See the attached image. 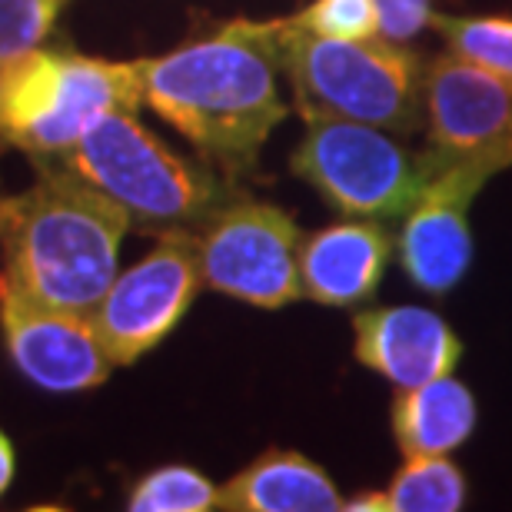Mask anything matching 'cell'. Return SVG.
<instances>
[{
    "label": "cell",
    "instance_id": "cell-24",
    "mask_svg": "<svg viewBox=\"0 0 512 512\" xmlns=\"http://www.w3.org/2000/svg\"><path fill=\"white\" fill-rule=\"evenodd\" d=\"M0 200H4V197H0Z\"/></svg>",
    "mask_w": 512,
    "mask_h": 512
},
{
    "label": "cell",
    "instance_id": "cell-17",
    "mask_svg": "<svg viewBox=\"0 0 512 512\" xmlns=\"http://www.w3.org/2000/svg\"><path fill=\"white\" fill-rule=\"evenodd\" d=\"M429 27L446 40V47L469 64L489 70L493 77L512 87V17L486 14V17H429Z\"/></svg>",
    "mask_w": 512,
    "mask_h": 512
},
{
    "label": "cell",
    "instance_id": "cell-14",
    "mask_svg": "<svg viewBox=\"0 0 512 512\" xmlns=\"http://www.w3.org/2000/svg\"><path fill=\"white\" fill-rule=\"evenodd\" d=\"M227 512H336L343 493L333 476L310 456L293 449H266L227 486H220V506Z\"/></svg>",
    "mask_w": 512,
    "mask_h": 512
},
{
    "label": "cell",
    "instance_id": "cell-5",
    "mask_svg": "<svg viewBox=\"0 0 512 512\" xmlns=\"http://www.w3.org/2000/svg\"><path fill=\"white\" fill-rule=\"evenodd\" d=\"M140 104V60L34 47L0 67V140L34 160L64 157L100 117Z\"/></svg>",
    "mask_w": 512,
    "mask_h": 512
},
{
    "label": "cell",
    "instance_id": "cell-2",
    "mask_svg": "<svg viewBox=\"0 0 512 512\" xmlns=\"http://www.w3.org/2000/svg\"><path fill=\"white\" fill-rule=\"evenodd\" d=\"M127 210L74 170L40 167L34 187L0 200L4 280L30 300L94 313L117 276Z\"/></svg>",
    "mask_w": 512,
    "mask_h": 512
},
{
    "label": "cell",
    "instance_id": "cell-22",
    "mask_svg": "<svg viewBox=\"0 0 512 512\" xmlns=\"http://www.w3.org/2000/svg\"><path fill=\"white\" fill-rule=\"evenodd\" d=\"M343 509L346 512H389V499H386V489H366V493H356L350 499H343Z\"/></svg>",
    "mask_w": 512,
    "mask_h": 512
},
{
    "label": "cell",
    "instance_id": "cell-16",
    "mask_svg": "<svg viewBox=\"0 0 512 512\" xmlns=\"http://www.w3.org/2000/svg\"><path fill=\"white\" fill-rule=\"evenodd\" d=\"M389 512H456L466 506V473L449 453L403 456L386 486Z\"/></svg>",
    "mask_w": 512,
    "mask_h": 512
},
{
    "label": "cell",
    "instance_id": "cell-23",
    "mask_svg": "<svg viewBox=\"0 0 512 512\" xmlns=\"http://www.w3.org/2000/svg\"><path fill=\"white\" fill-rule=\"evenodd\" d=\"M14 473H17V459H14V446H10L7 433L0 429V496L7 493L10 483H14Z\"/></svg>",
    "mask_w": 512,
    "mask_h": 512
},
{
    "label": "cell",
    "instance_id": "cell-11",
    "mask_svg": "<svg viewBox=\"0 0 512 512\" xmlns=\"http://www.w3.org/2000/svg\"><path fill=\"white\" fill-rule=\"evenodd\" d=\"M496 173L483 163L429 167L423 190L406 210L399 230V266L419 290L446 296L463 283L473 263V227L469 213L479 190Z\"/></svg>",
    "mask_w": 512,
    "mask_h": 512
},
{
    "label": "cell",
    "instance_id": "cell-18",
    "mask_svg": "<svg viewBox=\"0 0 512 512\" xmlns=\"http://www.w3.org/2000/svg\"><path fill=\"white\" fill-rule=\"evenodd\" d=\"M220 506V486H213L193 466H157L143 473L127 493L130 512H210Z\"/></svg>",
    "mask_w": 512,
    "mask_h": 512
},
{
    "label": "cell",
    "instance_id": "cell-4",
    "mask_svg": "<svg viewBox=\"0 0 512 512\" xmlns=\"http://www.w3.org/2000/svg\"><path fill=\"white\" fill-rule=\"evenodd\" d=\"M64 163L120 203L133 227L153 233H197L233 200V190L207 167L183 160L153 137L137 120V110L100 117L77 147L64 153Z\"/></svg>",
    "mask_w": 512,
    "mask_h": 512
},
{
    "label": "cell",
    "instance_id": "cell-10",
    "mask_svg": "<svg viewBox=\"0 0 512 512\" xmlns=\"http://www.w3.org/2000/svg\"><path fill=\"white\" fill-rule=\"evenodd\" d=\"M0 333L24 380L44 393H84L107 383L110 356L94 316L67 313L30 300L0 276Z\"/></svg>",
    "mask_w": 512,
    "mask_h": 512
},
{
    "label": "cell",
    "instance_id": "cell-13",
    "mask_svg": "<svg viewBox=\"0 0 512 512\" xmlns=\"http://www.w3.org/2000/svg\"><path fill=\"white\" fill-rule=\"evenodd\" d=\"M389 260L393 237L380 227V220L350 217L320 227L300 243L303 296L340 310L360 306L380 290Z\"/></svg>",
    "mask_w": 512,
    "mask_h": 512
},
{
    "label": "cell",
    "instance_id": "cell-19",
    "mask_svg": "<svg viewBox=\"0 0 512 512\" xmlns=\"http://www.w3.org/2000/svg\"><path fill=\"white\" fill-rule=\"evenodd\" d=\"M67 0H0V67L40 47Z\"/></svg>",
    "mask_w": 512,
    "mask_h": 512
},
{
    "label": "cell",
    "instance_id": "cell-7",
    "mask_svg": "<svg viewBox=\"0 0 512 512\" xmlns=\"http://www.w3.org/2000/svg\"><path fill=\"white\" fill-rule=\"evenodd\" d=\"M200 280L213 293L260 310H280L303 296L300 223L276 203L233 197L193 233Z\"/></svg>",
    "mask_w": 512,
    "mask_h": 512
},
{
    "label": "cell",
    "instance_id": "cell-21",
    "mask_svg": "<svg viewBox=\"0 0 512 512\" xmlns=\"http://www.w3.org/2000/svg\"><path fill=\"white\" fill-rule=\"evenodd\" d=\"M376 7H380L383 37L396 44L416 37L433 17V0H376Z\"/></svg>",
    "mask_w": 512,
    "mask_h": 512
},
{
    "label": "cell",
    "instance_id": "cell-15",
    "mask_svg": "<svg viewBox=\"0 0 512 512\" xmlns=\"http://www.w3.org/2000/svg\"><path fill=\"white\" fill-rule=\"evenodd\" d=\"M389 419L403 456L453 453L476 429V399L466 383L439 376L433 383L396 389Z\"/></svg>",
    "mask_w": 512,
    "mask_h": 512
},
{
    "label": "cell",
    "instance_id": "cell-20",
    "mask_svg": "<svg viewBox=\"0 0 512 512\" xmlns=\"http://www.w3.org/2000/svg\"><path fill=\"white\" fill-rule=\"evenodd\" d=\"M310 34L333 40H370L383 37L376 0H313L310 7L290 17Z\"/></svg>",
    "mask_w": 512,
    "mask_h": 512
},
{
    "label": "cell",
    "instance_id": "cell-1",
    "mask_svg": "<svg viewBox=\"0 0 512 512\" xmlns=\"http://www.w3.org/2000/svg\"><path fill=\"white\" fill-rule=\"evenodd\" d=\"M280 70V20L237 17L203 40L143 57V104L237 180L286 117Z\"/></svg>",
    "mask_w": 512,
    "mask_h": 512
},
{
    "label": "cell",
    "instance_id": "cell-8",
    "mask_svg": "<svg viewBox=\"0 0 512 512\" xmlns=\"http://www.w3.org/2000/svg\"><path fill=\"white\" fill-rule=\"evenodd\" d=\"M200 260L193 233H160V243L130 270L117 273L94 316L114 366H133L167 340L197 300Z\"/></svg>",
    "mask_w": 512,
    "mask_h": 512
},
{
    "label": "cell",
    "instance_id": "cell-12",
    "mask_svg": "<svg viewBox=\"0 0 512 512\" xmlns=\"http://www.w3.org/2000/svg\"><path fill=\"white\" fill-rule=\"evenodd\" d=\"M353 353L396 389L453 376L463 340L429 306H370L353 316Z\"/></svg>",
    "mask_w": 512,
    "mask_h": 512
},
{
    "label": "cell",
    "instance_id": "cell-9",
    "mask_svg": "<svg viewBox=\"0 0 512 512\" xmlns=\"http://www.w3.org/2000/svg\"><path fill=\"white\" fill-rule=\"evenodd\" d=\"M429 120V167L483 163L493 173L512 167V87L453 50L423 74Z\"/></svg>",
    "mask_w": 512,
    "mask_h": 512
},
{
    "label": "cell",
    "instance_id": "cell-6",
    "mask_svg": "<svg viewBox=\"0 0 512 512\" xmlns=\"http://www.w3.org/2000/svg\"><path fill=\"white\" fill-rule=\"evenodd\" d=\"M290 170L343 217H406L429 173L389 130L360 120H306V137L293 150Z\"/></svg>",
    "mask_w": 512,
    "mask_h": 512
},
{
    "label": "cell",
    "instance_id": "cell-3",
    "mask_svg": "<svg viewBox=\"0 0 512 512\" xmlns=\"http://www.w3.org/2000/svg\"><path fill=\"white\" fill-rule=\"evenodd\" d=\"M280 60L303 120H360L389 133L423 124L419 57L396 40H333L280 20Z\"/></svg>",
    "mask_w": 512,
    "mask_h": 512
}]
</instances>
